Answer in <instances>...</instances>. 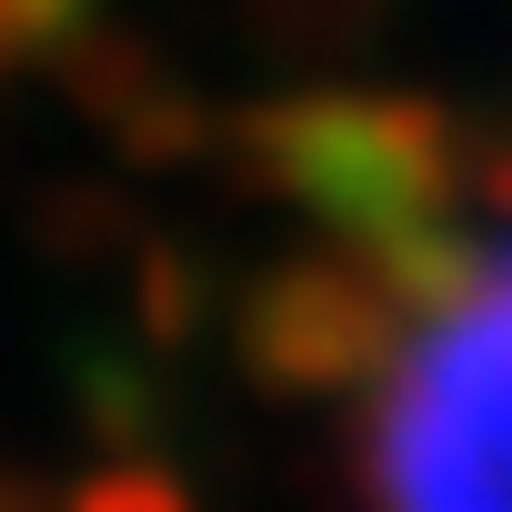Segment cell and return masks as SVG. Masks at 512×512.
<instances>
[{
  "label": "cell",
  "mask_w": 512,
  "mask_h": 512,
  "mask_svg": "<svg viewBox=\"0 0 512 512\" xmlns=\"http://www.w3.org/2000/svg\"><path fill=\"white\" fill-rule=\"evenodd\" d=\"M382 512H512V241L432 262L372 412Z\"/></svg>",
  "instance_id": "cell-1"
},
{
  "label": "cell",
  "mask_w": 512,
  "mask_h": 512,
  "mask_svg": "<svg viewBox=\"0 0 512 512\" xmlns=\"http://www.w3.org/2000/svg\"><path fill=\"white\" fill-rule=\"evenodd\" d=\"M71 11H81V0H0V61H21L51 31H71Z\"/></svg>",
  "instance_id": "cell-2"
}]
</instances>
